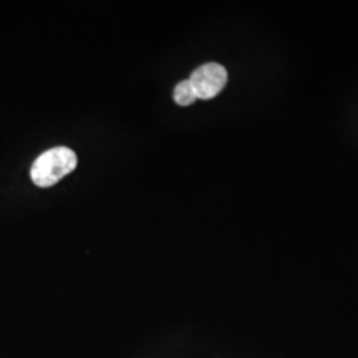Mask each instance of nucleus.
Wrapping results in <instances>:
<instances>
[{"label":"nucleus","instance_id":"1","mask_svg":"<svg viewBox=\"0 0 358 358\" xmlns=\"http://www.w3.org/2000/svg\"><path fill=\"white\" fill-rule=\"evenodd\" d=\"M77 166L73 150L65 146L53 148L41 154L31 167V178L38 187H51L72 173Z\"/></svg>","mask_w":358,"mask_h":358},{"label":"nucleus","instance_id":"2","mask_svg":"<svg viewBox=\"0 0 358 358\" xmlns=\"http://www.w3.org/2000/svg\"><path fill=\"white\" fill-rule=\"evenodd\" d=\"M189 80L199 100H211L226 87L229 75L223 65L208 63L195 69Z\"/></svg>","mask_w":358,"mask_h":358},{"label":"nucleus","instance_id":"3","mask_svg":"<svg viewBox=\"0 0 358 358\" xmlns=\"http://www.w3.org/2000/svg\"><path fill=\"white\" fill-rule=\"evenodd\" d=\"M174 100L180 106H189L198 100L190 80H183L174 90Z\"/></svg>","mask_w":358,"mask_h":358}]
</instances>
